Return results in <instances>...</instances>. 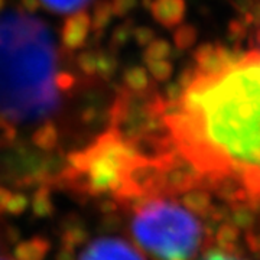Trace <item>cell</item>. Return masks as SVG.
<instances>
[{
	"label": "cell",
	"mask_w": 260,
	"mask_h": 260,
	"mask_svg": "<svg viewBox=\"0 0 260 260\" xmlns=\"http://www.w3.org/2000/svg\"><path fill=\"white\" fill-rule=\"evenodd\" d=\"M169 145L192 174L260 207V52L218 74L195 71L178 102L165 103Z\"/></svg>",
	"instance_id": "cell-1"
},
{
	"label": "cell",
	"mask_w": 260,
	"mask_h": 260,
	"mask_svg": "<svg viewBox=\"0 0 260 260\" xmlns=\"http://www.w3.org/2000/svg\"><path fill=\"white\" fill-rule=\"evenodd\" d=\"M132 230L142 247L158 260H191L203 239L195 214L160 194L139 200Z\"/></svg>",
	"instance_id": "cell-2"
},
{
	"label": "cell",
	"mask_w": 260,
	"mask_h": 260,
	"mask_svg": "<svg viewBox=\"0 0 260 260\" xmlns=\"http://www.w3.org/2000/svg\"><path fill=\"white\" fill-rule=\"evenodd\" d=\"M77 260H143V257L123 240L100 237L88 243Z\"/></svg>",
	"instance_id": "cell-3"
},
{
	"label": "cell",
	"mask_w": 260,
	"mask_h": 260,
	"mask_svg": "<svg viewBox=\"0 0 260 260\" xmlns=\"http://www.w3.org/2000/svg\"><path fill=\"white\" fill-rule=\"evenodd\" d=\"M91 28V18L85 12H77L68 16L62 28V44L68 49H78L85 44Z\"/></svg>",
	"instance_id": "cell-4"
},
{
	"label": "cell",
	"mask_w": 260,
	"mask_h": 260,
	"mask_svg": "<svg viewBox=\"0 0 260 260\" xmlns=\"http://www.w3.org/2000/svg\"><path fill=\"white\" fill-rule=\"evenodd\" d=\"M152 15L160 25L174 28L182 22L185 16V2L184 0H153Z\"/></svg>",
	"instance_id": "cell-5"
},
{
	"label": "cell",
	"mask_w": 260,
	"mask_h": 260,
	"mask_svg": "<svg viewBox=\"0 0 260 260\" xmlns=\"http://www.w3.org/2000/svg\"><path fill=\"white\" fill-rule=\"evenodd\" d=\"M124 84L130 93H145L149 87V77L145 68L132 67L124 73Z\"/></svg>",
	"instance_id": "cell-6"
},
{
	"label": "cell",
	"mask_w": 260,
	"mask_h": 260,
	"mask_svg": "<svg viewBox=\"0 0 260 260\" xmlns=\"http://www.w3.org/2000/svg\"><path fill=\"white\" fill-rule=\"evenodd\" d=\"M114 16V10H113L112 3H107V2H102L94 12V16L91 19V26L94 30H103L106 28L110 20Z\"/></svg>",
	"instance_id": "cell-7"
},
{
	"label": "cell",
	"mask_w": 260,
	"mask_h": 260,
	"mask_svg": "<svg viewBox=\"0 0 260 260\" xmlns=\"http://www.w3.org/2000/svg\"><path fill=\"white\" fill-rule=\"evenodd\" d=\"M169 54H171V45L164 39H156L146 47L145 62L158 61V59H168Z\"/></svg>",
	"instance_id": "cell-8"
},
{
	"label": "cell",
	"mask_w": 260,
	"mask_h": 260,
	"mask_svg": "<svg viewBox=\"0 0 260 260\" xmlns=\"http://www.w3.org/2000/svg\"><path fill=\"white\" fill-rule=\"evenodd\" d=\"M48 9L58 12V13H70L83 8L90 0H41Z\"/></svg>",
	"instance_id": "cell-9"
},
{
	"label": "cell",
	"mask_w": 260,
	"mask_h": 260,
	"mask_svg": "<svg viewBox=\"0 0 260 260\" xmlns=\"http://www.w3.org/2000/svg\"><path fill=\"white\" fill-rule=\"evenodd\" d=\"M197 41V30L191 25H181L175 32V44L179 49L192 47Z\"/></svg>",
	"instance_id": "cell-10"
},
{
	"label": "cell",
	"mask_w": 260,
	"mask_h": 260,
	"mask_svg": "<svg viewBox=\"0 0 260 260\" xmlns=\"http://www.w3.org/2000/svg\"><path fill=\"white\" fill-rule=\"evenodd\" d=\"M146 64H148L149 73L158 81H167L172 74V64L168 59L150 61V62H146Z\"/></svg>",
	"instance_id": "cell-11"
},
{
	"label": "cell",
	"mask_w": 260,
	"mask_h": 260,
	"mask_svg": "<svg viewBox=\"0 0 260 260\" xmlns=\"http://www.w3.org/2000/svg\"><path fill=\"white\" fill-rule=\"evenodd\" d=\"M117 68L116 58L106 52H99V64H97V74L103 78H109L114 74Z\"/></svg>",
	"instance_id": "cell-12"
},
{
	"label": "cell",
	"mask_w": 260,
	"mask_h": 260,
	"mask_svg": "<svg viewBox=\"0 0 260 260\" xmlns=\"http://www.w3.org/2000/svg\"><path fill=\"white\" fill-rule=\"evenodd\" d=\"M97 64H99V52L90 51V52H83L78 56V67L85 74H97Z\"/></svg>",
	"instance_id": "cell-13"
},
{
	"label": "cell",
	"mask_w": 260,
	"mask_h": 260,
	"mask_svg": "<svg viewBox=\"0 0 260 260\" xmlns=\"http://www.w3.org/2000/svg\"><path fill=\"white\" fill-rule=\"evenodd\" d=\"M133 35V29L130 28L129 23H124L114 30L113 34V44L114 45H123L129 41V38Z\"/></svg>",
	"instance_id": "cell-14"
},
{
	"label": "cell",
	"mask_w": 260,
	"mask_h": 260,
	"mask_svg": "<svg viewBox=\"0 0 260 260\" xmlns=\"http://www.w3.org/2000/svg\"><path fill=\"white\" fill-rule=\"evenodd\" d=\"M133 37L140 47H148L155 41V34L149 28H138L133 32Z\"/></svg>",
	"instance_id": "cell-15"
},
{
	"label": "cell",
	"mask_w": 260,
	"mask_h": 260,
	"mask_svg": "<svg viewBox=\"0 0 260 260\" xmlns=\"http://www.w3.org/2000/svg\"><path fill=\"white\" fill-rule=\"evenodd\" d=\"M114 15L123 16L126 13H129L130 10L136 6V0H113L112 2Z\"/></svg>",
	"instance_id": "cell-16"
},
{
	"label": "cell",
	"mask_w": 260,
	"mask_h": 260,
	"mask_svg": "<svg viewBox=\"0 0 260 260\" xmlns=\"http://www.w3.org/2000/svg\"><path fill=\"white\" fill-rule=\"evenodd\" d=\"M55 87L59 90H70L74 85V77L68 73H59L55 75Z\"/></svg>",
	"instance_id": "cell-17"
},
{
	"label": "cell",
	"mask_w": 260,
	"mask_h": 260,
	"mask_svg": "<svg viewBox=\"0 0 260 260\" xmlns=\"http://www.w3.org/2000/svg\"><path fill=\"white\" fill-rule=\"evenodd\" d=\"M9 200H13V197H8V192L5 189H0V208H8ZM3 243H5V232H3V227L0 224V250L3 247Z\"/></svg>",
	"instance_id": "cell-18"
},
{
	"label": "cell",
	"mask_w": 260,
	"mask_h": 260,
	"mask_svg": "<svg viewBox=\"0 0 260 260\" xmlns=\"http://www.w3.org/2000/svg\"><path fill=\"white\" fill-rule=\"evenodd\" d=\"M203 260H244L237 257V256H233L229 253H223V251H213L210 253L208 256H205Z\"/></svg>",
	"instance_id": "cell-19"
},
{
	"label": "cell",
	"mask_w": 260,
	"mask_h": 260,
	"mask_svg": "<svg viewBox=\"0 0 260 260\" xmlns=\"http://www.w3.org/2000/svg\"><path fill=\"white\" fill-rule=\"evenodd\" d=\"M256 2L254 0H237V3H236V6H237V9L242 10V13H251L253 9L256 8Z\"/></svg>",
	"instance_id": "cell-20"
},
{
	"label": "cell",
	"mask_w": 260,
	"mask_h": 260,
	"mask_svg": "<svg viewBox=\"0 0 260 260\" xmlns=\"http://www.w3.org/2000/svg\"><path fill=\"white\" fill-rule=\"evenodd\" d=\"M230 32H232V37L243 38L246 35V26L243 22H233L230 26Z\"/></svg>",
	"instance_id": "cell-21"
},
{
	"label": "cell",
	"mask_w": 260,
	"mask_h": 260,
	"mask_svg": "<svg viewBox=\"0 0 260 260\" xmlns=\"http://www.w3.org/2000/svg\"><path fill=\"white\" fill-rule=\"evenodd\" d=\"M22 8L25 9V12L34 13L39 8V0H22Z\"/></svg>",
	"instance_id": "cell-22"
},
{
	"label": "cell",
	"mask_w": 260,
	"mask_h": 260,
	"mask_svg": "<svg viewBox=\"0 0 260 260\" xmlns=\"http://www.w3.org/2000/svg\"><path fill=\"white\" fill-rule=\"evenodd\" d=\"M251 15H253V22H254V23H257V25H260V3L256 5V8L253 9Z\"/></svg>",
	"instance_id": "cell-23"
},
{
	"label": "cell",
	"mask_w": 260,
	"mask_h": 260,
	"mask_svg": "<svg viewBox=\"0 0 260 260\" xmlns=\"http://www.w3.org/2000/svg\"><path fill=\"white\" fill-rule=\"evenodd\" d=\"M3 8H5V0H0V12L3 10Z\"/></svg>",
	"instance_id": "cell-24"
},
{
	"label": "cell",
	"mask_w": 260,
	"mask_h": 260,
	"mask_svg": "<svg viewBox=\"0 0 260 260\" xmlns=\"http://www.w3.org/2000/svg\"><path fill=\"white\" fill-rule=\"evenodd\" d=\"M0 260H12V259H9V257H2V256H0Z\"/></svg>",
	"instance_id": "cell-25"
}]
</instances>
